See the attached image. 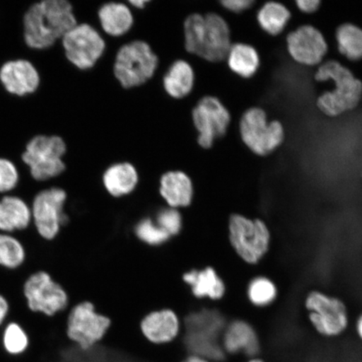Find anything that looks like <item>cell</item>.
Masks as SVG:
<instances>
[{
	"label": "cell",
	"mask_w": 362,
	"mask_h": 362,
	"mask_svg": "<svg viewBox=\"0 0 362 362\" xmlns=\"http://www.w3.org/2000/svg\"><path fill=\"white\" fill-rule=\"evenodd\" d=\"M185 52L208 63L226 61L232 47L228 23L215 12L189 13L183 23Z\"/></svg>",
	"instance_id": "1"
},
{
	"label": "cell",
	"mask_w": 362,
	"mask_h": 362,
	"mask_svg": "<svg viewBox=\"0 0 362 362\" xmlns=\"http://www.w3.org/2000/svg\"><path fill=\"white\" fill-rule=\"evenodd\" d=\"M78 24L74 4L66 0L36 3L24 17V37L30 48H51Z\"/></svg>",
	"instance_id": "2"
},
{
	"label": "cell",
	"mask_w": 362,
	"mask_h": 362,
	"mask_svg": "<svg viewBox=\"0 0 362 362\" xmlns=\"http://www.w3.org/2000/svg\"><path fill=\"white\" fill-rule=\"evenodd\" d=\"M316 81H332L334 88L317 98L316 105L329 117H337L355 110L362 98V81L337 61L321 63L315 75Z\"/></svg>",
	"instance_id": "3"
},
{
	"label": "cell",
	"mask_w": 362,
	"mask_h": 362,
	"mask_svg": "<svg viewBox=\"0 0 362 362\" xmlns=\"http://www.w3.org/2000/svg\"><path fill=\"white\" fill-rule=\"evenodd\" d=\"M160 66V59L151 45L141 40L123 42L117 48L112 71L122 88H137L155 78Z\"/></svg>",
	"instance_id": "4"
},
{
	"label": "cell",
	"mask_w": 362,
	"mask_h": 362,
	"mask_svg": "<svg viewBox=\"0 0 362 362\" xmlns=\"http://www.w3.org/2000/svg\"><path fill=\"white\" fill-rule=\"evenodd\" d=\"M228 230L230 245L244 264L256 266L268 255L272 233L264 219L233 214L229 216Z\"/></svg>",
	"instance_id": "5"
},
{
	"label": "cell",
	"mask_w": 362,
	"mask_h": 362,
	"mask_svg": "<svg viewBox=\"0 0 362 362\" xmlns=\"http://www.w3.org/2000/svg\"><path fill=\"white\" fill-rule=\"evenodd\" d=\"M304 306L308 321L319 337L337 339L349 329V310L341 298L313 289L306 294Z\"/></svg>",
	"instance_id": "6"
},
{
	"label": "cell",
	"mask_w": 362,
	"mask_h": 362,
	"mask_svg": "<svg viewBox=\"0 0 362 362\" xmlns=\"http://www.w3.org/2000/svg\"><path fill=\"white\" fill-rule=\"evenodd\" d=\"M185 344L192 355L215 362L226 359L221 345L226 322L224 316L215 310H203L187 317Z\"/></svg>",
	"instance_id": "7"
},
{
	"label": "cell",
	"mask_w": 362,
	"mask_h": 362,
	"mask_svg": "<svg viewBox=\"0 0 362 362\" xmlns=\"http://www.w3.org/2000/svg\"><path fill=\"white\" fill-rule=\"evenodd\" d=\"M67 153L65 139L59 135H38L27 144L22 160L30 167L36 180L57 177L66 170L64 157Z\"/></svg>",
	"instance_id": "8"
},
{
	"label": "cell",
	"mask_w": 362,
	"mask_h": 362,
	"mask_svg": "<svg viewBox=\"0 0 362 362\" xmlns=\"http://www.w3.org/2000/svg\"><path fill=\"white\" fill-rule=\"evenodd\" d=\"M62 45L68 62L81 71L96 66L107 49L106 39L96 27L80 22L63 36Z\"/></svg>",
	"instance_id": "9"
},
{
	"label": "cell",
	"mask_w": 362,
	"mask_h": 362,
	"mask_svg": "<svg viewBox=\"0 0 362 362\" xmlns=\"http://www.w3.org/2000/svg\"><path fill=\"white\" fill-rule=\"evenodd\" d=\"M243 142L252 153L267 156L281 146L284 129L280 122H269L266 112L259 107H252L243 112L239 123Z\"/></svg>",
	"instance_id": "10"
},
{
	"label": "cell",
	"mask_w": 362,
	"mask_h": 362,
	"mask_svg": "<svg viewBox=\"0 0 362 362\" xmlns=\"http://www.w3.org/2000/svg\"><path fill=\"white\" fill-rule=\"evenodd\" d=\"M192 120L198 146L208 151L228 134L232 117L218 98L204 95L192 107Z\"/></svg>",
	"instance_id": "11"
},
{
	"label": "cell",
	"mask_w": 362,
	"mask_h": 362,
	"mask_svg": "<svg viewBox=\"0 0 362 362\" xmlns=\"http://www.w3.org/2000/svg\"><path fill=\"white\" fill-rule=\"evenodd\" d=\"M110 325L111 320L98 314L92 303L84 302L71 310L66 334L81 349L87 351L101 341Z\"/></svg>",
	"instance_id": "12"
},
{
	"label": "cell",
	"mask_w": 362,
	"mask_h": 362,
	"mask_svg": "<svg viewBox=\"0 0 362 362\" xmlns=\"http://www.w3.org/2000/svg\"><path fill=\"white\" fill-rule=\"evenodd\" d=\"M66 200L64 189L53 187L40 192L33 204V215L38 232L45 239L55 238L66 221L63 207Z\"/></svg>",
	"instance_id": "13"
},
{
	"label": "cell",
	"mask_w": 362,
	"mask_h": 362,
	"mask_svg": "<svg viewBox=\"0 0 362 362\" xmlns=\"http://www.w3.org/2000/svg\"><path fill=\"white\" fill-rule=\"evenodd\" d=\"M25 294L30 310L43 312L49 316L64 310L68 303L64 289L44 272H40L27 280Z\"/></svg>",
	"instance_id": "14"
},
{
	"label": "cell",
	"mask_w": 362,
	"mask_h": 362,
	"mask_svg": "<svg viewBox=\"0 0 362 362\" xmlns=\"http://www.w3.org/2000/svg\"><path fill=\"white\" fill-rule=\"evenodd\" d=\"M289 55L298 63L308 66L320 65L328 52L324 35L312 25H303L287 36Z\"/></svg>",
	"instance_id": "15"
},
{
	"label": "cell",
	"mask_w": 362,
	"mask_h": 362,
	"mask_svg": "<svg viewBox=\"0 0 362 362\" xmlns=\"http://www.w3.org/2000/svg\"><path fill=\"white\" fill-rule=\"evenodd\" d=\"M221 345L226 356H243L244 359L259 356L262 350L259 332L244 319H235L226 323Z\"/></svg>",
	"instance_id": "16"
},
{
	"label": "cell",
	"mask_w": 362,
	"mask_h": 362,
	"mask_svg": "<svg viewBox=\"0 0 362 362\" xmlns=\"http://www.w3.org/2000/svg\"><path fill=\"white\" fill-rule=\"evenodd\" d=\"M0 81L11 94L25 96L38 89L40 75L35 67L28 61L8 62L0 69Z\"/></svg>",
	"instance_id": "17"
},
{
	"label": "cell",
	"mask_w": 362,
	"mask_h": 362,
	"mask_svg": "<svg viewBox=\"0 0 362 362\" xmlns=\"http://www.w3.org/2000/svg\"><path fill=\"white\" fill-rule=\"evenodd\" d=\"M97 17L99 27L108 38L124 37L132 30L134 25V12L126 2L102 3Z\"/></svg>",
	"instance_id": "18"
},
{
	"label": "cell",
	"mask_w": 362,
	"mask_h": 362,
	"mask_svg": "<svg viewBox=\"0 0 362 362\" xmlns=\"http://www.w3.org/2000/svg\"><path fill=\"white\" fill-rule=\"evenodd\" d=\"M158 192L171 208L191 205L194 189L193 180L182 170H167L158 181Z\"/></svg>",
	"instance_id": "19"
},
{
	"label": "cell",
	"mask_w": 362,
	"mask_h": 362,
	"mask_svg": "<svg viewBox=\"0 0 362 362\" xmlns=\"http://www.w3.org/2000/svg\"><path fill=\"white\" fill-rule=\"evenodd\" d=\"M196 85V72L191 63L177 59L170 63L162 76V87L167 96L183 100L191 95Z\"/></svg>",
	"instance_id": "20"
},
{
	"label": "cell",
	"mask_w": 362,
	"mask_h": 362,
	"mask_svg": "<svg viewBox=\"0 0 362 362\" xmlns=\"http://www.w3.org/2000/svg\"><path fill=\"white\" fill-rule=\"evenodd\" d=\"M102 181L107 193L119 198L134 192L139 183V174L132 163L117 162L103 171Z\"/></svg>",
	"instance_id": "21"
},
{
	"label": "cell",
	"mask_w": 362,
	"mask_h": 362,
	"mask_svg": "<svg viewBox=\"0 0 362 362\" xmlns=\"http://www.w3.org/2000/svg\"><path fill=\"white\" fill-rule=\"evenodd\" d=\"M141 330L148 341L153 344L171 342L180 332L178 317L170 310L152 312L142 320Z\"/></svg>",
	"instance_id": "22"
},
{
	"label": "cell",
	"mask_w": 362,
	"mask_h": 362,
	"mask_svg": "<svg viewBox=\"0 0 362 362\" xmlns=\"http://www.w3.org/2000/svg\"><path fill=\"white\" fill-rule=\"evenodd\" d=\"M184 281L189 285L194 296L207 298L211 300H223L226 293L224 280L212 267L202 270H192L183 276Z\"/></svg>",
	"instance_id": "23"
},
{
	"label": "cell",
	"mask_w": 362,
	"mask_h": 362,
	"mask_svg": "<svg viewBox=\"0 0 362 362\" xmlns=\"http://www.w3.org/2000/svg\"><path fill=\"white\" fill-rule=\"evenodd\" d=\"M229 69L243 78H250L260 66V58L256 49L245 43H235L226 58Z\"/></svg>",
	"instance_id": "24"
},
{
	"label": "cell",
	"mask_w": 362,
	"mask_h": 362,
	"mask_svg": "<svg viewBox=\"0 0 362 362\" xmlns=\"http://www.w3.org/2000/svg\"><path fill=\"white\" fill-rule=\"evenodd\" d=\"M30 221V209L21 199L6 197L0 202V229L6 232L25 229Z\"/></svg>",
	"instance_id": "25"
},
{
	"label": "cell",
	"mask_w": 362,
	"mask_h": 362,
	"mask_svg": "<svg viewBox=\"0 0 362 362\" xmlns=\"http://www.w3.org/2000/svg\"><path fill=\"white\" fill-rule=\"evenodd\" d=\"M279 294L278 285L268 276H255L247 285V301L257 309H266L273 305L277 301Z\"/></svg>",
	"instance_id": "26"
},
{
	"label": "cell",
	"mask_w": 362,
	"mask_h": 362,
	"mask_svg": "<svg viewBox=\"0 0 362 362\" xmlns=\"http://www.w3.org/2000/svg\"><path fill=\"white\" fill-rule=\"evenodd\" d=\"M291 18L287 7L276 1L265 3L257 15L261 28L271 35L282 33Z\"/></svg>",
	"instance_id": "27"
},
{
	"label": "cell",
	"mask_w": 362,
	"mask_h": 362,
	"mask_svg": "<svg viewBox=\"0 0 362 362\" xmlns=\"http://www.w3.org/2000/svg\"><path fill=\"white\" fill-rule=\"evenodd\" d=\"M336 39L339 53L353 62L362 59V29L351 23L339 25Z\"/></svg>",
	"instance_id": "28"
},
{
	"label": "cell",
	"mask_w": 362,
	"mask_h": 362,
	"mask_svg": "<svg viewBox=\"0 0 362 362\" xmlns=\"http://www.w3.org/2000/svg\"><path fill=\"white\" fill-rule=\"evenodd\" d=\"M2 344L8 355L17 356L28 350L30 339L28 334L19 325L11 323L4 330Z\"/></svg>",
	"instance_id": "29"
},
{
	"label": "cell",
	"mask_w": 362,
	"mask_h": 362,
	"mask_svg": "<svg viewBox=\"0 0 362 362\" xmlns=\"http://www.w3.org/2000/svg\"><path fill=\"white\" fill-rule=\"evenodd\" d=\"M25 259V252L21 243L7 235H0V264L15 269Z\"/></svg>",
	"instance_id": "30"
},
{
	"label": "cell",
	"mask_w": 362,
	"mask_h": 362,
	"mask_svg": "<svg viewBox=\"0 0 362 362\" xmlns=\"http://www.w3.org/2000/svg\"><path fill=\"white\" fill-rule=\"evenodd\" d=\"M135 234L141 241L149 245H160L170 239V236L151 218H144L136 225Z\"/></svg>",
	"instance_id": "31"
},
{
	"label": "cell",
	"mask_w": 362,
	"mask_h": 362,
	"mask_svg": "<svg viewBox=\"0 0 362 362\" xmlns=\"http://www.w3.org/2000/svg\"><path fill=\"white\" fill-rule=\"evenodd\" d=\"M156 223L171 237L180 233L181 226H182V218L177 210L169 207L158 212Z\"/></svg>",
	"instance_id": "32"
},
{
	"label": "cell",
	"mask_w": 362,
	"mask_h": 362,
	"mask_svg": "<svg viewBox=\"0 0 362 362\" xmlns=\"http://www.w3.org/2000/svg\"><path fill=\"white\" fill-rule=\"evenodd\" d=\"M19 180L16 166L6 158H0V192H10Z\"/></svg>",
	"instance_id": "33"
},
{
	"label": "cell",
	"mask_w": 362,
	"mask_h": 362,
	"mask_svg": "<svg viewBox=\"0 0 362 362\" xmlns=\"http://www.w3.org/2000/svg\"><path fill=\"white\" fill-rule=\"evenodd\" d=\"M225 10L232 13H242L255 6L253 0H221L219 2Z\"/></svg>",
	"instance_id": "34"
},
{
	"label": "cell",
	"mask_w": 362,
	"mask_h": 362,
	"mask_svg": "<svg viewBox=\"0 0 362 362\" xmlns=\"http://www.w3.org/2000/svg\"><path fill=\"white\" fill-rule=\"evenodd\" d=\"M296 6L300 11L305 13H313L319 10L321 4L320 0H297Z\"/></svg>",
	"instance_id": "35"
},
{
	"label": "cell",
	"mask_w": 362,
	"mask_h": 362,
	"mask_svg": "<svg viewBox=\"0 0 362 362\" xmlns=\"http://www.w3.org/2000/svg\"><path fill=\"white\" fill-rule=\"evenodd\" d=\"M151 0H128L126 4L133 11H143L146 8Z\"/></svg>",
	"instance_id": "36"
},
{
	"label": "cell",
	"mask_w": 362,
	"mask_h": 362,
	"mask_svg": "<svg viewBox=\"0 0 362 362\" xmlns=\"http://www.w3.org/2000/svg\"><path fill=\"white\" fill-rule=\"evenodd\" d=\"M8 312V304L2 296H0V325H2Z\"/></svg>",
	"instance_id": "37"
},
{
	"label": "cell",
	"mask_w": 362,
	"mask_h": 362,
	"mask_svg": "<svg viewBox=\"0 0 362 362\" xmlns=\"http://www.w3.org/2000/svg\"><path fill=\"white\" fill-rule=\"evenodd\" d=\"M355 333L357 339L362 343V313L357 317L356 320Z\"/></svg>",
	"instance_id": "38"
},
{
	"label": "cell",
	"mask_w": 362,
	"mask_h": 362,
	"mask_svg": "<svg viewBox=\"0 0 362 362\" xmlns=\"http://www.w3.org/2000/svg\"><path fill=\"white\" fill-rule=\"evenodd\" d=\"M181 362H215L204 357L191 355Z\"/></svg>",
	"instance_id": "39"
},
{
	"label": "cell",
	"mask_w": 362,
	"mask_h": 362,
	"mask_svg": "<svg viewBox=\"0 0 362 362\" xmlns=\"http://www.w3.org/2000/svg\"><path fill=\"white\" fill-rule=\"evenodd\" d=\"M242 362H268L261 355L248 357V358L244 359Z\"/></svg>",
	"instance_id": "40"
}]
</instances>
